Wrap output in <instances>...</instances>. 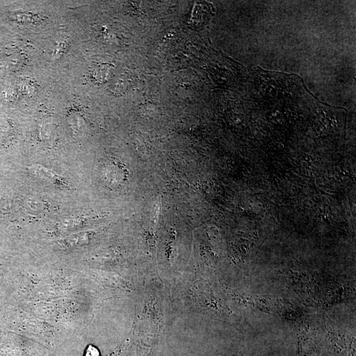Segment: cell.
<instances>
[{
  "mask_svg": "<svg viewBox=\"0 0 356 356\" xmlns=\"http://www.w3.org/2000/svg\"><path fill=\"white\" fill-rule=\"evenodd\" d=\"M29 172L39 180L45 181L61 189L69 190L72 189L70 184L63 178L51 170L47 169L41 164H33L29 166Z\"/></svg>",
  "mask_w": 356,
  "mask_h": 356,
  "instance_id": "1",
  "label": "cell"
},
{
  "mask_svg": "<svg viewBox=\"0 0 356 356\" xmlns=\"http://www.w3.org/2000/svg\"><path fill=\"white\" fill-rule=\"evenodd\" d=\"M99 356V354H98V351L96 349V348H94V347L93 346H89L88 348V349L87 350V352H86V355L85 356Z\"/></svg>",
  "mask_w": 356,
  "mask_h": 356,
  "instance_id": "2",
  "label": "cell"
}]
</instances>
